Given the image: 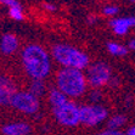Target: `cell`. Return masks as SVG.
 Listing matches in <instances>:
<instances>
[{
	"mask_svg": "<svg viewBox=\"0 0 135 135\" xmlns=\"http://www.w3.org/2000/svg\"><path fill=\"white\" fill-rule=\"evenodd\" d=\"M21 62L26 74L32 80L39 79L44 80L51 73L52 68V57L45 47L32 43L26 45L21 51Z\"/></svg>",
	"mask_w": 135,
	"mask_h": 135,
	"instance_id": "obj_1",
	"label": "cell"
},
{
	"mask_svg": "<svg viewBox=\"0 0 135 135\" xmlns=\"http://www.w3.org/2000/svg\"><path fill=\"white\" fill-rule=\"evenodd\" d=\"M55 84L68 99H79L88 90L86 75L80 69L60 68L55 77Z\"/></svg>",
	"mask_w": 135,
	"mask_h": 135,
	"instance_id": "obj_2",
	"label": "cell"
},
{
	"mask_svg": "<svg viewBox=\"0 0 135 135\" xmlns=\"http://www.w3.org/2000/svg\"><path fill=\"white\" fill-rule=\"evenodd\" d=\"M51 57L63 68H74L84 71L90 65V59L88 54L66 43H59L54 45L51 49Z\"/></svg>",
	"mask_w": 135,
	"mask_h": 135,
	"instance_id": "obj_3",
	"label": "cell"
},
{
	"mask_svg": "<svg viewBox=\"0 0 135 135\" xmlns=\"http://www.w3.org/2000/svg\"><path fill=\"white\" fill-rule=\"evenodd\" d=\"M52 116L60 126L74 128L80 124V105L69 99L66 104L52 108Z\"/></svg>",
	"mask_w": 135,
	"mask_h": 135,
	"instance_id": "obj_4",
	"label": "cell"
},
{
	"mask_svg": "<svg viewBox=\"0 0 135 135\" xmlns=\"http://www.w3.org/2000/svg\"><path fill=\"white\" fill-rule=\"evenodd\" d=\"M85 75L89 86L93 89H101L102 86L108 85L112 78V69L108 63L104 61H96L89 65Z\"/></svg>",
	"mask_w": 135,
	"mask_h": 135,
	"instance_id": "obj_5",
	"label": "cell"
},
{
	"mask_svg": "<svg viewBox=\"0 0 135 135\" xmlns=\"http://www.w3.org/2000/svg\"><path fill=\"white\" fill-rule=\"evenodd\" d=\"M10 106L21 113L33 116L39 112L41 104L40 99L34 96L28 90H17L11 98Z\"/></svg>",
	"mask_w": 135,
	"mask_h": 135,
	"instance_id": "obj_6",
	"label": "cell"
},
{
	"mask_svg": "<svg viewBox=\"0 0 135 135\" xmlns=\"http://www.w3.org/2000/svg\"><path fill=\"white\" fill-rule=\"evenodd\" d=\"M110 117L107 107L102 104H83L80 105V124L89 128L100 126Z\"/></svg>",
	"mask_w": 135,
	"mask_h": 135,
	"instance_id": "obj_7",
	"label": "cell"
},
{
	"mask_svg": "<svg viewBox=\"0 0 135 135\" xmlns=\"http://www.w3.org/2000/svg\"><path fill=\"white\" fill-rule=\"evenodd\" d=\"M110 27L116 35L123 37L128 34L130 28L135 27V16H122L112 18L110 21Z\"/></svg>",
	"mask_w": 135,
	"mask_h": 135,
	"instance_id": "obj_8",
	"label": "cell"
},
{
	"mask_svg": "<svg viewBox=\"0 0 135 135\" xmlns=\"http://www.w3.org/2000/svg\"><path fill=\"white\" fill-rule=\"evenodd\" d=\"M16 91V83L12 79L0 74V106H10L11 98Z\"/></svg>",
	"mask_w": 135,
	"mask_h": 135,
	"instance_id": "obj_9",
	"label": "cell"
},
{
	"mask_svg": "<svg viewBox=\"0 0 135 135\" xmlns=\"http://www.w3.org/2000/svg\"><path fill=\"white\" fill-rule=\"evenodd\" d=\"M1 133L4 135H31L32 127L26 122H11L4 124Z\"/></svg>",
	"mask_w": 135,
	"mask_h": 135,
	"instance_id": "obj_10",
	"label": "cell"
},
{
	"mask_svg": "<svg viewBox=\"0 0 135 135\" xmlns=\"http://www.w3.org/2000/svg\"><path fill=\"white\" fill-rule=\"evenodd\" d=\"M20 47V40L15 34L6 33L0 40V50L4 55H12Z\"/></svg>",
	"mask_w": 135,
	"mask_h": 135,
	"instance_id": "obj_11",
	"label": "cell"
},
{
	"mask_svg": "<svg viewBox=\"0 0 135 135\" xmlns=\"http://www.w3.org/2000/svg\"><path fill=\"white\" fill-rule=\"evenodd\" d=\"M47 96H49V104H50V106H51V110H52V108H56V107L61 106V105H63V104H66L67 101L69 100L66 95L63 94L61 90H59L56 86L49 89Z\"/></svg>",
	"mask_w": 135,
	"mask_h": 135,
	"instance_id": "obj_12",
	"label": "cell"
},
{
	"mask_svg": "<svg viewBox=\"0 0 135 135\" xmlns=\"http://www.w3.org/2000/svg\"><path fill=\"white\" fill-rule=\"evenodd\" d=\"M127 116L118 113V114H113V116L108 117V119L106 120V128L113 129V130H120V128L127 124Z\"/></svg>",
	"mask_w": 135,
	"mask_h": 135,
	"instance_id": "obj_13",
	"label": "cell"
},
{
	"mask_svg": "<svg viewBox=\"0 0 135 135\" xmlns=\"http://www.w3.org/2000/svg\"><path fill=\"white\" fill-rule=\"evenodd\" d=\"M106 47H107V51L116 57H124L129 52V49L126 45L120 44V43H117V41H108Z\"/></svg>",
	"mask_w": 135,
	"mask_h": 135,
	"instance_id": "obj_14",
	"label": "cell"
},
{
	"mask_svg": "<svg viewBox=\"0 0 135 135\" xmlns=\"http://www.w3.org/2000/svg\"><path fill=\"white\" fill-rule=\"evenodd\" d=\"M28 91L37 96V98H43L46 94V85H45L44 80H39V79H34L31 80L28 86Z\"/></svg>",
	"mask_w": 135,
	"mask_h": 135,
	"instance_id": "obj_15",
	"label": "cell"
},
{
	"mask_svg": "<svg viewBox=\"0 0 135 135\" xmlns=\"http://www.w3.org/2000/svg\"><path fill=\"white\" fill-rule=\"evenodd\" d=\"M9 16L13 21H23L25 20V13H23L22 5L18 4L16 6H12L9 9Z\"/></svg>",
	"mask_w": 135,
	"mask_h": 135,
	"instance_id": "obj_16",
	"label": "cell"
},
{
	"mask_svg": "<svg viewBox=\"0 0 135 135\" xmlns=\"http://www.w3.org/2000/svg\"><path fill=\"white\" fill-rule=\"evenodd\" d=\"M104 99V94L101 89H91L90 91L88 93V100H89V104H101V101Z\"/></svg>",
	"mask_w": 135,
	"mask_h": 135,
	"instance_id": "obj_17",
	"label": "cell"
},
{
	"mask_svg": "<svg viewBox=\"0 0 135 135\" xmlns=\"http://www.w3.org/2000/svg\"><path fill=\"white\" fill-rule=\"evenodd\" d=\"M118 12H119V7L117 5H106L102 7V13L107 17H116Z\"/></svg>",
	"mask_w": 135,
	"mask_h": 135,
	"instance_id": "obj_18",
	"label": "cell"
},
{
	"mask_svg": "<svg viewBox=\"0 0 135 135\" xmlns=\"http://www.w3.org/2000/svg\"><path fill=\"white\" fill-rule=\"evenodd\" d=\"M95 135H126V133L122 132V130H113V129H104V130H101V132L96 133Z\"/></svg>",
	"mask_w": 135,
	"mask_h": 135,
	"instance_id": "obj_19",
	"label": "cell"
},
{
	"mask_svg": "<svg viewBox=\"0 0 135 135\" xmlns=\"http://www.w3.org/2000/svg\"><path fill=\"white\" fill-rule=\"evenodd\" d=\"M0 4H1V5H4V6H7L10 9V7L18 5L20 1H18V0H0Z\"/></svg>",
	"mask_w": 135,
	"mask_h": 135,
	"instance_id": "obj_20",
	"label": "cell"
},
{
	"mask_svg": "<svg viewBox=\"0 0 135 135\" xmlns=\"http://www.w3.org/2000/svg\"><path fill=\"white\" fill-rule=\"evenodd\" d=\"M43 9L49 11V12H54V11L57 10V6L55 4H51V3H44L43 4Z\"/></svg>",
	"mask_w": 135,
	"mask_h": 135,
	"instance_id": "obj_21",
	"label": "cell"
},
{
	"mask_svg": "<svg viewBox=\"0 0 135 135\" xmlns=\"http://www.w3.org/2000/svg\"><path fill=\"white\" fill-rule=\"evenodd\" d=\"M120 84L119 82V78L118 77H114V75H112V78H111L110 83H108V86H111V88H118Z\"/></svg>",
	"mask_w": 135,
	"mask_h": 135,
	"instance_id": "obj_22",
	"label": "cell"
},
{
	"mask_svg": "<svg viewBox=\"0 0 135 135\" xmlns=\"http://www.w3.org/2000/svg\"><path fill=\"white\" fill-rule=\"evenodd\" d=\"M98 21H99V17L96 15H89L88 17H86V22H88L89 25H95Z\"/></svg>",
	"mask_w": 135,
	"mask_h": 135,
	"instance_id": "obj_23",
	"label": "cell"
},
{
	"mask_svg": "<svg viewBox=\"0 0 135 135\" xmlns=\"http://www.w3.org/2000/svg\"><path fill=\"white\" fill-rule=\"evenodd\" d=\"M127 47H128L129 50L135 51V38H133V39H130V40L128 41V45H127Z\"/></svg>",
	"mask_w": 135,
	"mask_h": 135,
	"instance_id": "obj_24",
	"label": "cell"
},
{
	"mask_svg": "<svg viewBox=\"0 0 135 135\" xmlns=\"http://www.w3.org/2000/svg\"><path fill=\"white\" fill-rule=\"evenodd\" d=\"M124 133H126V135H135V126L129 127Z\"/></svg>",
	"mask_w": 135,
	"mask_h": 135,
	"instance_id": "obj_25",
	"label": "cell"
},
{
	"mask_svg": "<svg viewBox=\"0 0 135 135\" xmlns=\"http://www.w3.org/2000/svg\"><path fill=\"white\" fill-rule=\"evenodd\" d=\"M129 1H130V3H135V0H129Z\"/></svg>",
	"mask_w": 135,
	"mask_h": 135,
	"instance_id": "obj_26",
	"label": "cell"
}]
</instances>
